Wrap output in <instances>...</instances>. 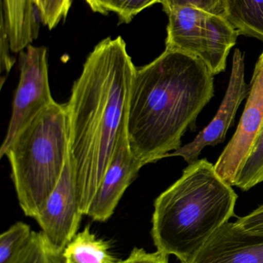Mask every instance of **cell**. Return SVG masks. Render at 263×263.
<instances>
[{"mask_svg": "<svg viewBox=\"0 0 263 263\" xmlns=\"http://www.w3.org/2000/svg\"><path fill=\"white\" fill-rule=\"evenodd\" d=\"M83 216L69 156L58 184L35 219L49 245L63 254L77 234Z\"/></svg>", "mask_w": 263, "mask_h": 263, "instance_id": "52a82bcc", "label": "cell"}, {"mask_svg": "<svg viewBox=\"0 0 263 263\" xmlns=\"http://www.w3.org/2000/svg\"><path fill=\"white\" fill-rule=\"evenodd\" d=\"M11 51L20 53L38 37L40 18L35 0H2Z\"/></svg>", "mask_w": 263, "mask_h": 263, "instance_id": "4fadbf2b", "label": "cell"}, {"mask_svg": "<svg viewBox=\"0 0 263 263\" xmlns=\"http://www.w3.org/2000/svg\"><path fill=\"white\" fill-rule=\"evenodd\" d=\"M262 125L263 52L255 66L247 104L237 129L215 165L218 174L232 186Z\"/></svg>", "mask_w": 263, "mask_h": 263, "instance_id": "ba28073f", "label": "cell"}, {"mask_svg": "<svg viewBox=\"0 0 263 263\" xmlns=\"http://www.w3.org/2000/svg\"><path fill=\"white\" fill-rule=\"evenodd\" d=\"M63 263H117L108 242L91 233L89 227L77 233L65 248Z\"/></svg>", "mask_w": 263, "mask_h": 263, "instance_id": "5bb4252c", "label": "cell"}, {"mask_svg": "<svg viewBox=\"0 0 263 263\" xmlns=\"http://www.w3.org/2000/svg\"><path fill=\"white\" fill-rule=\"evenodd\" d=\"M117 263H169L168 256L157 251L148 253L143 249L134 248L125 260Z\"/></svg>", "mask_w": 263, "mask_h": 263, "instance_id": "44dd1931", "label": "cell"}, {"mask_svg": "<svg viewBox=\"0 0 263 263\" xmlns=\"http://www.w3.org/2000/svg\"><path fill=\"white\" fill-rule=\"evenodd\" d=\"M181 263H263V232L247 231L229 222Z\"/></svg>", "mask_w": 263, "mask_h": 263, "instance_id": "30bf717a", "label": "cell"}, {"mask_svg": "<svg viewBox=\"0 0 263 263\" xmlns=\"http://www.w3.org/2000/svg\"><path fill=\"white\" fill-rule=\"evenodd\" d=\"M250 89V86L245 80V55L240 49H236L233 54L228 88L216 117L194 140L170 153L168 156H181L185 162L191 164L199 159V155L205 147L222 143L229 129L234 123L241 103L249 95Z\"/></svg>", "mask_w": 263, "mask_h": 263, "instance_id": "9c48e42d", "label": "cell"}, {"mask_svg": "<svg viewBox=\"0 0 263 263\" xmlns=\"http://www.w3.org/2000/svg\"><path fill=\"white\" fill-rule=\"evenodd\" d=\"M160 3L166 14L176 6L189 5L211 13L225 16L226 0H161Z\"/></svg>", "mask_w": 263, "mask_h": 263, "instance_id": "d6986e66", "label": "cell"}, {"mask_svg": "<svg viewBox=\"0 0 263 263\" xmlns=\"http://www.w3.org/2000/svg\"><path fill=\"white\" fill-rule=\"evenodd\" d=\"M73 0H35L41 23L52 29L67 16Z\"/></svg>", "mask_w": 263, "mask_h": 263, "instance_id": "ac0fdd59", "label": "cell"}, {"mask_svg": "<svg viewBox=\"0 0 263 263\" xmlns=\"http://www.w3.org/2000/svg\"><path fill=\"white\" fill-rule=\"evenodd\" d=\"M261 182H263V125L233 186L247 192Z\"/></svg>", "mask_w": 263, "mask_h": 263, "instance_id": "2e32d148", "label": "cell"}, {"mask_svg": "<svg viewBox=\"0 0 263 263\" xmlns=\"http://www.w3.org/2000/svg\"><path fill=\"white\" fill-rule=\"evenodd\" d=\"M214 75L194 55L165 49L136 68L127 121L133 155L145 165L182 146L188 129L214 97Z\"/></svg>", "mask_w": 263, "mask_h": 263, "instance_id": "7a4b0ae2", "label": "cell"}, {"mask_svg": "<svg viewBox=\"0 0 263 263\" xmlns=\"http://www.w3.org/2000/svg\"><path fill=\"white\" fill-rule=\"evenodd\" d=\"M235 222L247 231L263 232V204L247 216L239 218Z\"/></svg>", "mask_w": 263, "mask_h": 263, "instance_id": "7402d4cb", "label": "cell"}, {"mask_svg": "<svg viewBox=\"0 0 263 263\" xmlns=\"http://www.w3.org/2000/svg\"><path fill=\"white\" fill-rule=\"evenodd\" d=\"M161 0H93L88 6L94 12L108 15L114 12L120 23H129L137 14Z\"/></svg>", "mask_w": 263, "mask_h": 263, "instance_id": "e0dca14e", "label": "cell"}, {"mask_svg": "<svg viewBox=\"0 0 263 263\" xmlns=\"http://www.w3.org/2000/svg\"><path fill=\"white\" fill-rule=\"evenodd\" d=\"M20 77L14 95L12 115L0 157L42 111L54 103L49 87L47 49L29 45L19 55Z\"/></svg>", "mask_w": 263, "mask_h": 263, "instance_id": "8992f818", "label": "cell"}, {"mask_svg": "<svg viewBox=\"0 0 263 263\" xmlns=\"http://www.w3.org/2000/svg\"><path fill=\"white\" fill-rule=\"evenodd\" d=\"M0 263H63L42 232L18 222L0 236Z\"/></svg>", "mask_w": 263, "mask_h": 263, "instance_id": "7c38bea8", "label": "cell"}, {"mask_svg": "<svg viewBox=\"0 0 263 263\" xmlns=\"http://www.w3.org/2000/svg\"><path fill=\"white\" fill-rule=\"evenodd\" d=\"M17 199L26 216L35 218L57 186L69 158L66 104L52 103L8 147L5 154Z\"/></svg>", "mask_w": 263, "mask_h": 263, "instance_id": "277c9868", "label": "cell"}, {"mask_svg": "<svg viewBox=\"0 0 263 263\" xmlns=\"http://www.w3.org/2000/svg\"><path fill=\"white\" fill-rule=\"evenodd\" d=\"M237 199L206 159L189 164L154 202L151 236L157 251L188 260L234 216Z\"/></svg>", "mask_w": 263, "mask_h": 263, "instance_id": "3957f363", "label": "cell"}, {"mask_svg": "<svg viewBox=\"0 0 263 263\" xmlns=\"http://www.w3.org/2000/svg\"><path fill=\"white\" fill-rule=\"evenodd\" d=\"M135 70L123 38L104 39L88 55L66 103L69 160L86 216L127 133Z\"/></svg>", "mask_w": 263, "mask_h": 263, "instance_id": "6da1fadb", "label": "cell"}, {"mask_svg": "<svg viewBox=\"0 0 263 263\" xmlns=\"http://www.w3.org/2000/svg\"><path fill=\"white\" fill-rule=\"evenodd\" d=\"M85 2H86V3H87L88 5L90 4V3H91V2L93 1V0H84Z\"/></svg>", "mask_w": 263, "mask_h": 263, "instance_id": "603a6c76", "label": "cell"}, {"mask_svg": "<svg viewBox=\"0 0 263 263\" xmlns=\"http://www.w3.org/2000/svg\"><path fill=\"white\" fill-rule=\"evenodd\" d=\"M167 15L165 49L198 57L214 76L225 70L239 33L225 16L189 5L176 6Z\"/></svg>", "mask_w": 263, "mask_h": 263, "instance_id": "5b68a950", "label": "cell"}, {"mask_svg": "<svg viewBox=\"0 0 263 263\" xmlns=\"http://www.w3.org/2000/svg\"><path fill=\"white\" fill-rule=\"evenodd\" d=\"M144 166L133 155L127 133L93 198L86 216L97 222H105L112 216L124 193Z\"/></svg>", "mask_w": 263, "mask_h": 263, "instance_id": "8fae6325", "label": "cell"}, {"mask_svg": "<svg viewBox=\"0 0 263 263\" xmlns=\"http://www.w3.org/2000/svg\"><path fill=\"white\" fill-rule=\"evenodd\" d=\"M10 42L8 35L7 28L5 23L4 17L1 12V24H0V63H1V85L3 86L7 78L11 69L15 63V59L11 57Z\"/></svg>", "mask_w": 263, "mask_h": 263, "instance_id": "ffe728a7", "label": "cell"}, {"mask_svg": "<svg viewBox=\"0 0 263 263\" xmlns=\"http://www.w3.org/2000/svg\"><path fill=\"white\" fill-rule=\"evenodd\" d=\"M225 17L239 35L263 43V0H226Z\"/></svg>", "mask_w": 263, "mask_h": 263, "instance_id": "9a60e30c", "label": "cell"}]
</instances>
